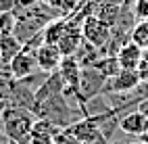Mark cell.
Returning <instances> with one entry per match:
<instances>
[{
	"instance_id": "obj_21",
	"label": "cell",
	"mask_w": 148,
	"mask_h": 144,
	"mask_svg": "<svg viewBox=\"0 0 148 144\" xmlns=\"http://www.w3.org/2000/svg\"><path fill=\"white\" fill-rule=\"evenodd\" d=\"M40 2H44V4H48V6H52V8H56V11H61L63 0H40Z\"/></svg>"
},
{
	"instance_id": "obj_3",
	"label": "cell",
	"mask_w": 148,
	"mask_h": 144,
	"mask_svg": "<svg viewBox=\"0 0 148 144\" xmlns=\"http://www.w3.org/2000/svg\"><path fill=\"white\" fill-rule=\"evenodd\" d=\"M82 36L88 44L102 50V48H106L108 40H111V27L104 21H100L96 15H88L82 21Z\"/></svg>"
},
{
	"instance_id": "obj_26",
	"label": "cell",
	"mask_w": 148,
	"mask_h": 144,
	"mask_svg": "<svg viewBox=\"0 0 148 144\" xmlns=\"http://www.w3.org/2000/svg\"><path fill=\"white\" fill-rule=\"evenodd\" d=\"M127 144H140V142H127Z\"/></svg>"
},
{
	"instance_id": "obj_27",
	"label": "cell",
	"mask_w": 148,
	"mask_h": 144,
	"mask_svg": "<svg viewBox=\"0 0 148 144\" xmlns=\"http://www.w3.org/2000/svg\"><path fill=\"white\" fill-rule=\"evenodd\" d=\"M8 144H19V142H13V140H11V142H8Z\"/></svg>"
},
{
	"instance_id": "obj_11",
	"label": "cell",
	"mask_w": 148,
	"mask_h": 144,
	"mask_svg": "<svg viewBox=\"0 0 148 144\" xmlns=\"http://www.w3.org/2000/svg\"><path fill=\"white\" fill-rule=\"evenodd\" d=\"M23 50V42L13 34V32H6V34H0V59L6 65L8 69V63H11L15 56Z\"/></svg>"
},
{
	"instance_id": "obj_9",
	"label": "cell",
	"mask_w": 148,
	"mask_h": 144,
	"mask_svg": "<svg viewBox=\"0 0 148 144\" xmlns=\"http://www.w3.org/2000/svg\"><path fill=\"white\" fill-rule=\"evenodd\" d=\"M58 132H61V128H56L54 123L36 117V123L27 138V144H54V136Z\"/></svg>"
},
{
	"instance_id": "obj_12",
	"label": "cell",
	"mask_w": 148,
	"mask_h": 144,
	"mask_svg": "<svg viewBox=\"0 0 148 144\" xmlns=\"http://www.w3.org/2000/svg\"><path fill=\"white\" fill-rule=\"evenodd\" d=\"M67 27H69V17H56L50 23H46V27L42 29L44 44H58V40L65 36Z\"/></svg>"
},
{
	"instance_id": "obj_22",
	"label": "cell",
	"mask_w": 148,
	"mask_h": 144,
	"mask_svg": "<svg viewBox=\"0 0 148 144\" xmlns=\"http://www.w3.org/2000/svg\"><path fill=\"white\" fill-rule=\"evenodd\" d=\"M136 109H138V111H140V113H144V115H146V117H148V98H146V100H142V102H140V104H138V107H136Z\"/></svg>"
},
{
	"instance_id": "obj_24",
	"label": "cell",
	"mask_w": 148,
	"mask_h": 144,
	"mask_svg": "<svg viewBox=\"0 0 148 144\" xmlns=\"http://www.w3.org/2000/svg\"><path fill=\"white\" fill-rule=\"evenodd\" d=\"M142 140H148V132H146V136H144V138H142Z\"/></svg>"
},
{
	"instance_id": "obj_14",
	"label": "cell",
	"mask_w": 148,
	"mask_h": 144,
	"mask_svg": "<svg viewBox=\"0 0 148 144\" xmlns=\"http://www.w3.org/2000/svg\"><path fill=\"white\" fill-rule=\"evenodd\" d=\"M94 67H96V69L100 71V73H104L108 80L121 71V65H119V61H117V56H115V54H102L100 59L94 63Z\"/></svg>"
},
{
	"instance_id": "obj_10",
	"label": "cell",
	"mask_w": 148,
	"mask_h": 144,
	"mask_svg": "<svg viewBox=\"0 0 148 144\" xmlns=\"http://www.w3.org/2000/svg\"><path fill=\"white\" fill-rule=\"evenodd\" d=\"M142 52L144 48H140L138 44H134L132 40H127L125 44H121V48L117 50V61H119L121 69H136L138 71V65L142 61Z\"/></svg>"
},
{
	"instance_id": "obj_19",
	"label": "cell",
	"mask_w": 148,
	"mask_h": 144,
	"mask_svg": "<svg viewBox=\"0 0 148 144\" xmlns=\"http://www.w3.org/2000/svg\"><path fill=\"white\" fill-rule=\"evenodd\" d=\"M138 73H140L142 82H148V48L142 52V61L138 65Z\"/></svg>"
},
{
	"instance_id": "obj_2",
	"label": "cell",
	"mask_w": 148,
	"mask_h": 144,
	"mask_svg": "<svg viewBox=\"0 0 148 144\" xmlns=\"http://www.w3.org/2000/svg\"><path fill=\"white\" fill-rule=\"evenodd\" d=\"M108 77L104 73H100L96 67H82V77H79V88H77V100L82 102V107L94 98V96H100L104 92Z\"/></svg>"
},
{
	"instance_id": "obj_16",
	"label": "cell",
	"mask_w": 148,
	"mask_h": 144,
	"mask_svg": "<svg viewBox=\"0 0 148 144\" xmlns=\"http://www.w3.org/2000/svg\"><path fill=\"white\" fill-rule=\"evenodd\" d=\"M130 40L146 50V48H148V19L136 21L134 29H132V36H130Z\"/></svg>"
},
{
	"instance_id": "obj_18",
	"label": "cell",
	"mask_w": 148,
	"mask_h": 144,
	"mask_svg": "<svg viewBox=\"0 0 148 144\" xmlns=\"http://www.w3.org/2000/svg\"><path fill=\"white\" fill-rule=\"evenodd\" d=\"M54 144H82V142L77 140L75 136H71L67 130H61V132L54 136Z\"/></svg>"
},
{
	"instance_id": "obj_20",
	"label": "cell",
	"mask_w": 148,
	"mask_h": 144,
	"mask_svg": "<svg viewBox=\"0 0 148 144\" xmlns=\"http://www.w3.org/2000/svg\"><path fill=\"white\" fill-rule=\"evenodd\" d=\"M15 4H17V0H0V15L13 13L15 11Z\"/></svg>"
},
{
	"instance_id": "obj_25",
	"label": "cell",
	"mask_w": 148,
	"mask_h": 144,
	"mask_svg": "<svg viewBox=\"0 0 148 144\" xmlns=\"http://www.w3.org/2000/svg\"><path fill=\"white\" fill-rule=\"evenodd\" d=\"M140 144H148V140H142V142H140Z\"/></svg>"
},
{
	"instance_id": "obj_17",
	"label": "cell",
	"mask_w": 148,
	"mask_h": 144,
	"mask_svg": "<svg viewBox=\"0 0 148 144\" xmlns=\"http://www.w3.org/2000/svg\"><path fill=\"white\" fill-rule=\"evenodd\" d=\"M15 23H17L15 13H4V15H0V34L13 32V29H15Z\"/></svg>"
},
{
	"instance_id": "obj_8",
	"label": "cell",
	"mask_w": 148,
	"mask_h": 144,
	"mask_svg": "<svg viewBox=\"0 0 148 144\" xmlns=\"http://www.w3.org/2000/svg\"><path fill=\"white\" fill-rule=\"evenodd\" d=\"M34 52H36V61H38V69L40 71H46V73L58 71L63 54H61L56 44H40Z\"/></svg>"
},
{
	"instance_id": "obj_13",
	"label": "cell",
	"mask_w": 148,
	"mask_h": 144,
	"mask_svg": "<svg viewBox=\"0 0 148 144\" xmlns=\"http://www.w3.org/2000/svg\"><path fill=\"white\" fill-rule=\"evenodd\" d=\"M100 56H102V50H100V48H96V46H92V44H88L86 40L82 42L79 50L75 52V59L79 61L82 67H92L98 59H100Z\"/></svg>"
},
{
	"instance_id": "obj_7",
	"label": "cell",
	"mask_w": 148,
	"mask_h": 144,
	"mask_svg": "<svg viewBox=\"0 0 148 144\" xmlns=\"http://www.w3.org/2000/svg\"><path fill=\"white\" fill-rule=\"evenodd\" d=\"M119 130L127 136H134V138H144L146 132H148V117L144 113H140L138 109L130 111V113H123L119 117Z\"/></svg>"
},
{
	"instance_id": "obj_1",
	"label": "cell",
	"mask_w": 148,
	"mask_h": 144,
	"mask_svg": "<svg viewBox=\"0 0 148 144\" xmlns=\"http://www.w3.org/2000/svg\"><path fill=\"white\" fill-rule=\"evenodd\" d=\"M36 123V115L27 109L13 107V104H4L2 113H0V125L6 132V136L13 142L27 144V138L32 134V128Z\"/></svg>"
},
{
	"instance_id": "obj_23",
	"label": "cell",
	"mask_w": 148,
	"mask_h": 144,
	"mask_svg": "<svg viewBox=\"0 0 148 144\" xmlns=\"http://www.w3.org/2000/svg\"><path fill=\"white\" fill-rule=\"evenodd\" d=\"M8 142H11V138L6 136V132L2 130V125H0V144H8Z\"/></svg>"
},
{
	"instance_id": "obj_15",
	"label": "cell",
	"mask_w": 148,
	"mask_h": 144,
	"mask_svg": "<svg viewBox=\"0 0 148 144\" xmlns=\"http://www.w3.org/2000/svg\"><path fill=\"white\" fill-rule=\"evenodd\" d=\"M15 86H17V80L8 71L0 73V102H11L15 94Z\"/></svg>"
},
{
	"instance_id": "obj_4",
	"label": "cell",
	"mask_w": 148,
	"mask_h": 144,
	"mask_svg": "<svg viewBox=\"0 0 148 144\" xmlns=\"http://www.w3.org/2000/svg\"><path fill=\"white\" fill-rule=\"evenodd\" d=\"M142 84V77L136 69H121L106 82L102 94H130Z\"/></svg>"
},
{
	"instance_id": "obj_6",
	"label": "cell",
	"mask_w": 148,
	"mask_h": 144,
	"mask_svg": "<svg viewBox=\"0 0 148 144\" xmlns=\"http://www.w3.org/2000/svg\"><path fill=\"white\" fill-rule=\"evenodd\" d=\"M58 73L65 80V92L73 94L77 98V88H79V77H82V65L75 56H63L58 65Z\"/></svg>"
},
{
	"instance_id": "obj_5",
	"label": "cell",
	"mask_w": 148,
	"mask_h": 144,
	"mask_svg": "<svg viewBox=\"0 0 148 144\" xmlns=\"http://www.w3.org/2000/svg\"><path fill=\"white\" fill-rule=\"evenodd\" d=\"M38 71V61H36V52L23 46V50L19 52L15 59L8 63V73L13 75L17 82H21L29 75H34Z\"/></svg>"
}]
</instances>
